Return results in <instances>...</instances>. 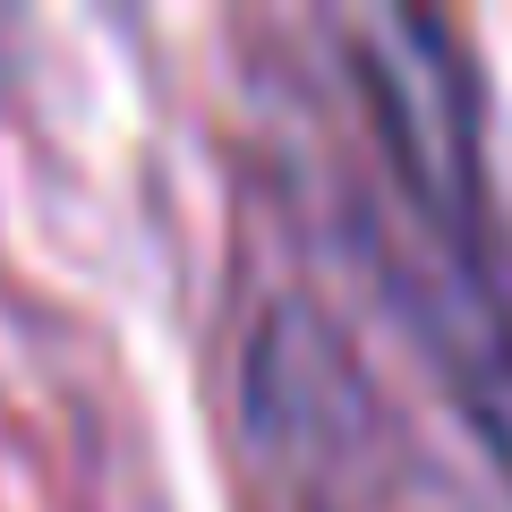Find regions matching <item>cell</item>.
I'll use <instances>...</instances> for the list:
<instances>
[{"label": "cell", "mask_w": 512, "mask_h": 512, "mask_svg": "<svg viewBox=\"0 0 512 512\" xmlns=\"http://www.w3.org/2000/svg\"><path fill=\"white\" fill-rule=\"evenodd\" d=\"M350 86L367 103L376 154L402 188L427 248L453 265H487L495 188H487V103L461 35L419 0H359L333 18Z\"/></svg>", "instance_id": "cell-1"}, {"label": "cell", "mask_w": 512, "mask_h": 512, "mask_svg": "<svg viewBox=\"0 0 512 512\" xmlns=\"http://www.w3.org/2000/svg\"><path fill=\"white\" fill-rule=\"evenodd\" d=\"M410 316H419L427 350H436L444 384H453L461 419L512 478V316L495 299L487 265H453L427 248V274H410Z\"/></svg>", "instance_id": "cell-2"}]
</instances>
